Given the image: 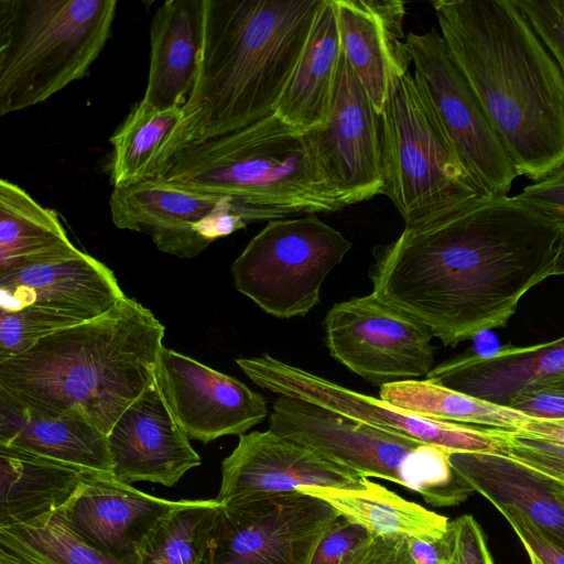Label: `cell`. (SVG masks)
I'll return each instance as SVG.
<instances>
[{"label":"cell","mask_w":564,"mask_h":564,"mask_svg":"<svg viewBox=\"0 0 564 564\" xmlns=\"http://www.w3.org/2000/svg\"><path fill=\"white\" fill-rule=\"evenodd\" d=\"M563 225L516 195H494L378 246L371 293L456 346L505 327L522 296L550 276Z\"/></svg>","instance_id":"1"},{"label":"cell","mask_w":564,"mask_h":564,"mask_svg":"<svg viewBox=\"0 0 564 564\" xmlns=\"http://www.w3.org/2000/svg\"><path fill=\"white\" fill-rule=\"evenodd\" d=\"M440 33L519 176L564 162V77L513 0H434Z\"/></svg>","instance_id":"2"},{"label":"cell","mask_w":564,"mask_h":564,"mask_svg":"<svg viewBox=\"0 0 564 564\" xmlns=\"http://www.w3.org/2000/svg\"><path fill=\"white\" fill-rule=\"evenodd\" d=\"M322 2L202 0L196 79L163 148L162 174L184 149L274 113Z\"/></svg>","instance_id":"3"},{"label":"cell","mask_w":564,"mask_h":564,"mask_svg":"<svg viewBox=\"0 0 564 564\" xmlns=\"http://www.w3.org/2000/svg\"><path fill=\"white\" fill-rule=\"evenodd\" d=\"M164 325L137 300L59 329L0 361V389L48 414L85 420L108 435L153 381Z\"/></svg>","instance_id":"4"},{"label":"cell","mask_w":564,"mask_h":564,"mask_svg":"<svg viewBox=\"0 0 564 564\" xmlns=\"http://www.w3.org/2000/svg\"><path fill=\"white\" fill-rule=\"evenodd\" d=\"M161 176L229 199L247 224L350 206L327 177L308 133L275 113L184 149Z\"/></svg>","instance_id":"5"},{"label":"cell","mask_w":564,"mask_h":564,"mask_svg":"<svg viewBox=\"0 0 564 564\" xmlns=\"http://www.w3.org/2000/svg\"><path fill=\"white\" fill-rule=\"evenodd\" d=\"M116 10V0H0V116L85 77Z\"/></svg>","instance_id":"6"},{"label":"cell","mask_w":564,"mask_h":564,"mask_svg":"<svg viewBox=\"0 0 564 564\" xmlns=\"http://www.w3.org/2000/svg\"><path fill=\"white\" fill-rule=\"evenodd\" d=\"M380 121V194L404 228L448 218L494 196L458 155L411 70L393 78Z\"/></svg>","instance_id":"7"},{"label":"cell","mask_w":564,"mask_h":564,"mask_svg":"<svg viewBox=\"0 0 564 564\" xmlns=\"http://www.w3.org/2000/svg\"><path fill=\"white\" fill-rule=\"evenodd\" d=\"M269 430L367 478L403 486L433 507L460 505L475 492L452 467L448 452L300 399L279 395Z\"/></svg>","instance_id":"8"},{"label":"cell","mask_w":564,"mask_h":564,"mask_svg":"<svg viewBox=\"0 0 564 564\" xmlns=\"http://www.w3.org/2000/svg\"><path fill=\"white\" fill-rule=\"evenodd\" d=\"M351 243L316 215L269 221L231 264L236 289L278 318L305 316Z\"/></svg>","instance_id":"9"},{"label":"cell","mask_w":564,"mask_h":564,"mask_svg":"<svg viewBox=\"0 0 564 564\" xmlns=\"http://www.w3.org/2000/svg\"><path fill=\"white\" fill-rule=\"evenodd\" d=\"M339 517L326 501L299 490L221 503L203 564H310Z\"/></svg>","instance_id":"10"},{"label":"cell","mask_w":564,"mask_h":564,"mask_svg":"<svg viewBox=\"0 0 564 564\" xmlns=\"http://www.w3.org/2000/svg\"><path fill=\"white\" fill-rule=\"evenodd\" d=\"M236 364L252 382L264 390L317 404L349 419L412 437L448 453L505 454L507 440L503 430L478 429L422 416L380 398L341 387L268 354L238 358Z\"/></svg>","instance_id":"11"},{"label":"cell","mask_w":564,"mask_h":564,"mask_svg":"<svg viewBox=\"0 0 564 564\" xmlns=\"http://www.w3.org/2000/svg\"><path fill=\"white\" fill-rule=\"evenodd\" d=\"M405 44L413 76L465 165L492 195H508L519 174L440 31L410 32Z\"/></svg>","instance_id":"12"},{"label":"cell","mask_w":564,"mask_h":564,"mask_svg":"<svg viewBox=\"0 0 564 564\" xmlns=\"http://www.w3.org/2000/svg\"><path fill=\"white\" fill-rule=\"evenodd\" d=\"M324 329L332 357L371 383L426 376L435 367L430 329L372 293L335 303Z\"/></svg>","instance_id":"13"},{"label":"cell","mask_w":564,"mask_h":564,"mask_svg":"<svg viewBox=\"0 0 564 564\" xmlns=\"http://www.w3.org/2000/svg\"><path fill=\"white\" fill-rule=\"evenodd\" d=\"M155 381L189 440L242 435L269 417L264 398L238 379L162 346Z\"/></svg>","instance_id":"14"},{"label":"cell","mask_w":564,"mask_h":564,"mask_svg":"<svg viewBox=\"0 0 564 564\" xmlns=\"http://www.w3.org/2000/svg\"><path fill=\"white\" fill-rule=\"evenodd\" d=\"M307 133L327 177L350 205L381 193L380 115L343 52L326 124Z\"/></svg>","instance_id":"15"},{"label":"cell","mask_w":564,"mask_h":564,"mask_svg":"<svg viewBox=\"0 0 564 564\" xmlns=\"http://www.w3.org/2000/svg\"><path fill=\"white\" fill-rule=\"evenodd\" d=\"M362 474L271 430L239 436L221 463V503L295 492L304 487L365 489Z\"/></svg>","instance_id":"16"},{"label":"cell","mask_w":564,"mask_h":564,"mask_svg":"<svg viewBox=\"0 0 564 564\" xmlns=\"http://www.w3.org/2000/svg\"><path fill=\"white\" fill-rule=\"evenodd\" d=\"M180 501L145 494L112 473L88 471L59 511L94 546L121 564H139L149 536Z\"/></svg>","instance_id":"17"},{"label":"cell","mask_w":564,"mask_h":564,"mask_svg":"<svg viewBox=\"0 0 564 564\" xmlns=\"http://www.w3.org/2000/svg\"><path fill=\"white\" fill-rule=\"evenodd\" d=\"M112 474L132 484L175 486L202 459L153 381L128 406L107 435Z\"/></svg>","instance_id":"18"},{"label":"cell","mask_w":564,"mask_h":564,"mask_svg":"<svg viewBox=\"0 0 564 564\" xmlns=\"http://www.w3.org/2000/svg\"><path fill=\"white\" fill-rule=\"evenodd\" d=\"M224 198L156 176L113 187L109 207L117 228L143 232L160 251L188 259L209 246L194 228Z\"/></svg>","instance_id":"19"},{"label":"cell","mask_w":564,"mask_h":564,"mask_svg":"<svg viewBox=\"0 0 564 564\" xmlns=\"http://www.w3.org/2000/svg\"><path fill=\"white\" fill-rule=\"evenodd\" d=\"M126 297L115 273L83 252L0 273V310L53 307L83 321L98 317Z\"/></svg>","instance_id":"20"},{"label":"cell","mask_w":564,"mask_h":564,"mask_svg":"<svg viewBox=\"0 0 564 564\" xmlns=\"http://www.w3.org/2000/svg\"><path fill=\"white\" fill-rule=\"evenodd\" d=\"M334 1L341 52L381 115L393 78L411 66L403 30L405 2Z\"/></svg>","instance_id":"21"},{"label":"cell","mask_w":564,"mask_h":564,"mask_svg":"<svg viewBox=\"0 0 564 564\" xmlns=\"http://www.w3.org/2000/svg\"><path fill=\"white\" fill-rule=\"evenodd\" d=\"M560 372H564V336L534 346L451 359L435 366L425 379L508 408L524 388Z\"/></svg>","instance_id":"22"},{"label":"cell","mask_w":564,"mask_h":564,"mask_svg":"<svg viewBox=\"0 0 564 564\" xmlns=\"http://www.w3.org/2000/svg\"><path fill=\"white\" fill-rule=\"evenodd\" d=\"M448 459L474 491L522 511L564 546V501L553 479L507 454L453 452Z\"/></svg>","instance_id":"23"},{"label":"cell","mask_w":564,"mask_h":564,"mask_svg":"<svg viewBox=\"0 0 564 564\" xmlns=\"http://www.w3.org/2000/svg\"><path fill=\"white\" fill-rule=\"evenodd\" d=\"M0 445L84 470L112 473L107 435L89 422L36 411L0 389Z\"/></svg>","instance_id":"24"},{"label":"cell","mask_w":564,"mask_h":564,"mask_svg":"<svg viewBox=\"0 0 564 564\" xmlns=\"http://www.w3.org/2000/svg\"><path fill=\"white\" fill-rule=\"evenodd\" d=\"M202 44V0H169L150 24V65L143 101L182 108L195 84Z\"/></svg>","instance_id":"25"},{"label":"cell","mask_w":564,"mask_h":564,"mask_svg":"<svg viewBox=\"0 0 564 564\" xmlns=\"http://www.w3.org/2000/svg\"><path fill=\"white\" fill-rule=\"evenodd\" d=\"M341 54L334 0H323L274 113L301 132L326 124Z\"/></svg>","instance_id":"26"},{"label":"cell","mask_w":564,"mask_h":564,"mask_svg":"<svg viewBox=\"0 0 564 564\" xmlns=\"http://www.w3.org/2000/svg\"><path fill=\"white\" fill-rule=\"evenodd\" d=\"M88 470L0 445V527L28 523L64 508Z\"/></svg>","instance_id":"27"},{"label":"cell","mask_w":564,"mask_h":564,"mask_svg":"<svg viewBox=\"0 0 564 564\" xmlns=\"http://www.w3.org/2000/svg\"><path fill=\"white\" fill-rule=\"evenodd\" d=\"M57 216L22 187L0 181V273L78 253Z\"/></svg>","instance_id":"28"},{"label":"cell","mask_w":564,"mask_h":564,"mask_svg":"<svg viewBox=\"0 0 564 564\" xmlns=\"http://www.w3.org/2000/svg\"><path fill=\"white\" fill-rule=\"evenodd\" d=\"M299 491L326 501L340 517L360 525L370 535L433 540L445 534L451 524L448 518L373 481L365 489L304 487Z\"/></svg>","instance_id":"29"},{"label":"cell","mask_w":564,"mask_h":564,"mask_svg":"<svg viewBox=\"0 0 564 564\" xmlns=\"http://www.w3.org/2000/svg\"><path fill=\"white\" fill-rule=\"evenodd\" d=\"M381 400L415 414L455 423H470L509 432L520 431L529 417L507 406L455 391L430 380L382 384Z\"/></svg>","instance_id":"30"},{"label":"cell","mask_w":564,"mask_h":564,"mask_svg":"<svg viewBox=\"0 0 564 564\" xmlns=\"http://www.w3.org/2000/svg\"><path fill=\"white\" fill-rule=\"evenodd\" d=\"M182 118V108L159 109L139 101L110 138L113 187L161 176L163 148Z\"/></svg>","instance_id":"31"},{"label":"cell","mask_w":564,"mask_h":564,"mask_svg":"<svg viewBox=\"0 0 564 564\" xmlns=\"http://www.w3.org/2000/svg\"><path fill=\"white\" fill-rule=\"evenodd\" d=\"M220 505L181 500L149 536L139 564H203Z\"/></svg>","instance_id":"32"},{"label":"cell","mask_w":564,"mask_h":564,"mask_svg":"<svg viewBox=\"0 0 564 564\" xmlns=\"http://www.w3.org/2000/svg\"><path fill=\"white\" fill-rule=\"evenodd\" d=\"M0 541L45 564H121L79 535L59 510L28 523L0 527Z\"/></svg>","instance_id":"33"},{"label":"cell","mask_w":564,"mask_h":564,"mask_svg":"<svg viewBox=\"0 0 564 564\" xmlns=\"http://www.w3.org/2000/svg\"><path fill=\"white\" fill-rule=\"evenodd\" d=\"M83 322L69 313L47 306L0 310V361L28 351L52 333Z\"/></svg>","instance_id":"34"},{"label":"cell","mask_w":564,"mask_h":564,"mask_svg":"<svg viewBox=\"0 0 564 564\" xmlns=\"http://www.w3.org/2000/svg\"><path fill=\"white\" fill-rule=\"evenodd\" d=\"M564 77V0H513Z\"/></svg>","instance_id":"35"},{"label":"cell","mask_w":564,"mask_h":564,"mask_svg":"<svg viewBox=\"0 0 564 564\" xmlns=\"http://www.w3.org/2000/svg\"><path fill=\"white\" fill-rule=\"evenodd\" d=\"M508 408L529 419L564 420V372L531 383L511 400Z\"/></svg>","instance_id":"36"},{"label":"cell","mask_w":564,"mask_h":564,"mask_svg":"<svg viewBox=\"0 0 564 564\" xmlns=\"http://www.w3.org/2000/svg\"><path fill=\"white\" fill-rule=\"evenodd\" d=\"M521 541L531 564H564V546L517 508L496 505Z\"/></svg>","instance_id":"37"},{"label":"cell","mask_w":564,"mask_h":564,"mask_svg":"<svg viewBox=\"0 0 564 564\" xmlns=\"http://www.w3.org/2000/svg\"><path fill=\"white\" fill-rule=\"evenodd\" d=\"M370 536L360 525L339 517L318 542L310 564H344Z\"/></svg>","instance_id":"38"},{"label":"cell","mask_w":564,"mask_h":564,"mask_svg":"<svg viewBox=\"0 0 564 564\" xmlns=\"http://www.w3.org/2000/svg\"><path fill=\"white\" fill-rule=\"evenodd\" d=\"M525 205L564 224V162L516 195Z\"/></svg>","instance_id":"39"},{"label":"cell","mask_w":564,"mask_h":564,"mask_svg":"<svg viewBox=\"0 0 564 564\" xmlns=\"http://www.w3.org/2000/svg\"><path fill=\"white\" fill-rule=\"evenodd\" d=\"M406 536L371 535L344 564H415Z\"/></svg>","instance_id":"40"},{"label":"cell","mask_w":564,"mask_h":564,"mask_svg":"<svg viewBox=\"0 0 564 564\" xmlns=\"http://www.w3.org/2000/svg\"><path fill=\"white\" fill-rule=\"evenodd\" d=\"M456 532L455 564H495L480 524L471 514L453 521Z\"/></svg>","instance_id":"41"},{"label":"cell","mask_w":564,"mask_h":564,"mask_svg":"<svg viewBox=\"0 0 564 564\" xmlns=\"http://www.w3.org/2000/svg\"><path fill=\"white\" fill-rule=\"evenodd\" d=\"M408 545L415 564H455L456 532L453 521L442 536L433 540L409 538Z\"/></svg>","instance_id":"42"},{"label":"cell","mask_w":564,"mask_h":564,"mask_svg":"<svg viewBox=\"0 0 564 564\" xmlns=\"http://www.w3.org/2000/svg\"><path fill=\"white\" fill-rule=\"evenodd\" d=\"M248 224L236 213L229 199L224 198L216 208L195 226V232L209 245L231 235Z\"/></svg>","instance_id":"43"},{"label":"cell","mask_w":564,"mask_h":564,"mask_svg":"<svg viewBox=\"0 0 564 564\" xmlns=\"http://www.w3.org/2000/svg\"><path fill=\"white\" fill-rule=\"evenodd\" d=\"M517 433L564 447V420L529 419Z\"/></svg>","instance_id":"44"},{"label":"cell","mask_w":564,"mask_h":564,"mask_svg":"<svg viewBox=\"0 0 564 564\" xmlns=\"http://www.w3.org/2000/svg\"><path fill=\"white\" fill-rule=\"evenodd\" d=\"M1 564H43L15 546L0 542Z\"/></svg>","instance_id":"45"},{"label":"cell","mask_w":564,"mask_h":564,"mask_svg":"<svg viewBox=\"0 0 564 564\" xmlns=\"http://www.w3.org/2000/svg\"><path fill=\"white\" fill-rule=\"evenodd\" d=\"M564 274V225L555 246L550 276Z\"/></svg>","instance_id":"46"},{"label":"cell","mask_w":564,"mask_h":564,"mask_svg":"<svg viewBox=\"0 0 564 564\" xmlns=\"http://www.w3.org/2000/svg\"><path fill=\"white\" fill-rule=\"evenodd\" d=\"M556 488L560 498L564 501V485L556 482Z\"/></svg>","instance_id":"47"},{"label":"cell","mask_w":564,"mask_h":564,"mask_svg":"<svg viewBox=\"0 0 564 564\" xmlns=\"http://www.w3.org/2000/svg\"><path fill=\"white\" fill-rule=\"evenodd\" d=\"M1 564V563H0Z\"/></svg>","instance_id":"48"}]
</instances>
